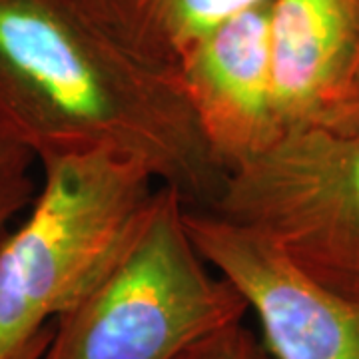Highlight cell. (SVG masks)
Listing matches in <instances>:
<instances>
[{
    "mask_svg": "<svg viewBox=\"0 0 359 359\" xmlns=\"http://www.w3.org/2000/svg\"><path fill=\"white\" fill-rule=\"evenodd\" d=\"M0 120L46 162L114 154L192 208L226 180L176 68L144 52L98 0H0Z\"/></svg>",
    "mask_w": 359,
    "mask_h": 359,
    "instance_id": "cell-1",
    "label": "cell"
},
{
    "mask_svg": "<svg viewBox=\"0 0 359 359\" xmlns=\"http://www.w3.org/2000/svg\"><path fill=\"white\" fill-rule=\"evenodd\" d=\"M42 182L0 242V359L70 309L126 250L158 184L114 154L40 162Z\"/></svg>",
    "mask_w": 359,
    "mask_h": 359,
    "instance_id": "cell-2",
    "label": "cell"
},
{
    "mask_svg": "<svg viewBox=\"0 0 359 359\" xmlns=\"http://www.w3.org/2000/svg\"><path fill=\"white\" fill-rule=\"evenodd\" d=\"M178 190L158 186L126 250L52 321L39 359H178L245 320V299L212 268L186 226Z\"/></svg>",
    "mask_w": 359,
    "mask_h": 359,
    "instance_id": "cell-3",
    "label": "cell"
},
{
    "mask_svg": "<svg viewBox=\"0 0 359 359\" xmlns=\"http://www.w3.org/2000/svg\"><path fill=\"white\" fill-rule=\"evenodd\" d=\"M210 210L256 231L313 282L359 299V138L321 124L285 128L228 172Z\"/></svg>",
    "mask_w": 359,
    "mask_h": 359,
    "instance_id": "cell-4",
    "label": "cell"
},
{
    "mask_svg": "<svg viewBox=\"0 0 359 359\" xmlns=\"http://www.w3.org/2000/svg\"><path fill=\"white\" fill-rule=\"evenodd\" d=\"M186 226L204 259L256 316L273 359H359V299L335 294L292 266L256 231L186 205Z\"/></svg>",
    "mask_w": 359,
    "mask_h": 359,
    "instance_id": "cell-5",
    "label": "cell"
},
{
    "mask_svg": "<svg viewBox=\"0 0 359 359\" xmlns=\"http://www.w3.org/2000/svg\"><path fill=\"white\" fill-rule=\"evenodd\" d=\"M271 0L214 26L176 62L180 88L226 174L283 132L269 65Z\"/></svg>",
    "mask_w": 359,
    "mask_h": 359,
    "instance_id": "cell-6",
    "label": "cell"
},
{
    "mask_svg": "<svg viewBox=\"0 0 359 359\" xmlns=\"http://www.w3.org/2000/svg\"><path fill=\"white\" fill-rule=\"evenodd\" d=\"M358 28L359 0H271V88L283 130L318 124L349 62Z\"/></svg>",
    "mask_w": 359,
    "mask_h": 359,
    "instance_id": "cell-7",
    "label": "cell"
},
{
    "mask_svg": "<svg viewBox=\"0 0 359 359\" xmlns=\"http://www.w3.org/2000/svg\"><path fill=\"white\" fill-rule=\"evenodd\" d=\"M130 39L156 60L178 58L214 26L269 0H98Z\"/></svg>",
    "mask_w": 359,
    "mask_h": 359,
    "instance_id": "cell-8",
    "label": "cell"
},
{
    "mask_svg": "<svg viewBox=\"0 0 359 359\" xmlns=\"http://www.w3.org/2000/svg\"><path fill=\"white\" fill-rule=\"evenodd\" d=\"M34 164L36 156L0 120V242L14 218L34 200Z\"/></svg>",
    "mask_w": 359,
    "mask_h": 359,
    "instance_id": "cell-9",
    "label": "cell"
},
{
    "mask_svg": "<svg viewBox=\"0 0 359 359\" xmlns=\"http://www.w3.org/2000/svg\"><path fill=\"white\" fill-rule=\"evenodd\" d=\"M178 359H273L262 337L252 332L245 320L233 321L218 332L210 334Z\"/></svg>",
    "mask_w": 359,
    "mask_h": 359,
    "instance_id": "cell-10",
    "label": "cell"
},
{
    "mask_svg": "<svg viewBox=\"0 0 359 359\" xmlns=\"http://www.w3.org/2000/svg\"><path fill=\"white\" fill-rule=\"evenodd\" d=\"M318 124L359 138V28L355 46Z\"/></svg>",
    "mask_w": 359,
    "mask_h": 359,
    "instance_id": "cell-11",
    "label": "cell"
},
{
    "mask_svg": "<svg viewBox=\"0 0 359 359\" xmlns=\"http://www.w3.org/2000/svg\"><path fill=\"white\" fill-rule=\"evenodd\" d=\"M52 334V323L48 327H44L39 335H34L28 344L20 347L16 353H13L8 359H39L42 355V351H44V347L48 344V339H50Z\"/></svg>",
    "mask_w": 359,
    "mask_h": 359,
    "instance_id": "cell-12",
    "label": "cell"
}]
</instances>
